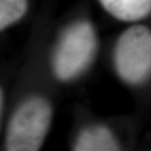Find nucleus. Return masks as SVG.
I'll use <instances>...</instances> for the list:
<instances>
[{
  "instance_id": "nucleus-2",
  "label": "nucleus",
  "mask_w": 151,
  "mask_h": 151,
  "mask_svg": "<svg viewBox=\"0 0 151 151\" xmlns=\"http://www.w3.org/2000/svg\"><path fill=\"white\" fill-rule=\"evenodd\" d=\"M53 110L50 102L39 95L21 103L9 120L5 135L8 151H37L50 129Z\"/></svg>"
},
{
  "instance_id": "nucleus-1",
  "label": "nucleus",
  "mask_w": 151,
  "mask_h": 151,
  "mask_svg": "<svg viewBox=\"0 0 151 151\" xmlns=\"http://www.w3.org/2000/svg\"><path fill=\"white\" fill-rule=\"evenodd\" d=\"M95 29L87 21L70 24L60 35L52 57V70L61 81H69L86 72L96 55Z\"/></svg>"
},
{
  "instance_id": "nucleus-4",
  "label": "nucleus",
  "mask_w": 151,
  "mask_h": 151,
  "mask_svg": "<svg viewBox=\"0 0 151 151\" xmlns=\"http://www.w3.org/2000/svg\"><path fill=\"white\" fill-rule=\"evenodd\" d=\"M121 149L112 131L103 125H92L81 129L74 143L75 151H117Z\"/></svg>"
},
{
  "instance_id": "nucleus-6",
  "label": "nucleus",
  "mask_w": 151,
  "mask_h": 151,
  "mask_svg": "<svg viewBox=\"0 0 151 151\" xmlns=\"http://www.w3.org/2000/svg\"><path fill=\"white\" fill-rule=\"evenodd\" d=\"M28 0H0V29L4 31L25 16Z\"/></svg>"
},
{
  "instance_id": "nucleus-5",
  "label": "nucleus",
  "mask_w": 151,
  "mask_h": 151,
  "mask_svg": "<svg viewBox=\"0 0 151 151\" xmlns=\"http://www.w3.org/2000/svg\"><path fill=\"white\" fill-rule=\"evenodd\" d=\"M105 10L117 20L134 22L151 14V0H99Z\"/></svg>"
},
{
  "instance_id": "nucleus-3",
  "label": "nucleus",
  "mask_w": 151,
  "mask_h": 151,
  "mask_svg": "<svg viewBox=\"0 0 151 151\" xmlns=\"http://www.w3.org/2000/svg\"><path fill=\"white\" fill-rule=\"evenodd\" d=\"M113 63L124 83L140 86L151 78V29L143 25L127 29L116 41Z\"/></svg>"
}]
</instances>
